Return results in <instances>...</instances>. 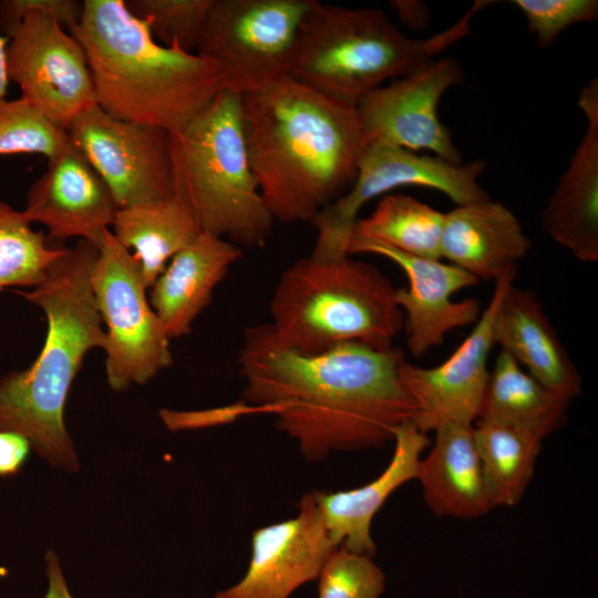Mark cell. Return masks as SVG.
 <instances>
[{"label": "cell", "instance_id": "obj_3", "mask_svg": "<svg viewBox=\"0 0 598 598\" xmlns=\"http://www.w3.org/2000/svg\"><path fill=\"white\" fill-rule=\"evenodd\" d=\"M97 256L94 244L80 239L52 261L39 285L14 290L43 310L48 330L31 365L0 378V431L24 436L38 456L70 473L80 462L64 423L68 394L87 352L105 343L91 286Z\"/></svg>", "mask_w": 598, "mask_h": 598}, {"label": "cell", "instance_id": "obj_37", "mask_svg": "<svg viewBox=\"0 0 598 598\" xmlns=\"http://www.w3.org/2000/svg\"><path fill=\"white\" fill-rule=\"evenodd\" d=\"M7 47L8 38L0 34V100L4 99L10 81L7 66Z\"/></svg>", "mask_w": 598, "mask_h": 598}, {"label": "cell", "instance_id": "obj_34", "mask_svg": "<svg viewBox=\"0 0 598 598\" xmlns=\"http://www.w3.org/2000/svg\"><path fill=\"white\" fill-rule=\"evenodd\" d=\"M31 451L28 440L14 432L0 431V476H14Z\"/></svg>", "mask_w": 598, "mask_h": 598}, {"label": "cell", "instance_id": "obj_30", "mask_svg": "<svg viewBox=\"0 0 598 598\" xmlns=\"http://www.w3.org/2000/svg\"><path fill=\"white\" fill-rule=\"evenodd\" d=\"M212 0H127V10L143 20L165 47L195 53Z\"/></svg>", "mask_w": 598, "mask_h": 598}, {"label": "cell", "instance_id": "obj_15", "mask_svg": "<svg viewBox=\"0 0 598 598\" xmlns=\"http://www.w3.org/2000/svg\"><path fill=\"white\" fill-rule=\"evenodd\" d=\"M348 254L382 256L405 274L408 287L396 288L395 300L403 313L406 347L414 358L442 344L448 331L475 324L483 312L475 298L452 300L454 293L480 280L451 262L411 256L365 240H351Z\"/></svg>", "mask_w": 598, "mask_h": 598}, {"label": "cell", "instance_id": "obj_26", "mask_svg": "<svg viewBox=\"0 0 598 598\" xmlns=\"http://www.w3.org/2000/svg\"><path fill=\"white\" fill-rule=\"evenodd\" d=\"M473 434L491 508L515 506L533 477L543 440L486 417L476 420Z\"/></svg>", "mask_w": 598, "mask_h": 598}, {"label": "cell", "instance_id": "obj_2", "mask_svg": "<svg viewBox=\"0 0 598 598\" xmlns=\"http://www.w3.org/2000/svg\"><path fill=\"white\" fill-rule=\"evenodd\" d=\"M249 162L275 220L312 221L352 186L364 151L355 106L290 76L241 95Z\"/></svg>", "mask_w": 598, "mask_h": 598}, {"label": "cell", "instance_id": "obj_19", "mask_svg": "<svg viewBox=\"0 0 598 598\" xmlns=\"http://www.w3.org/2000/svg\"><path fill=\"white\" fill-rule=\"evenodd\" d=\"M394 452L386 468L370 483L347 491H312L331 540L337 546L373 557L377 546L371 536L374 515L388 497L417 477L423 451L431 444L412 421L393 432Z\"/></svg>", "mask_w": 598, "mask_h": 598}, {"label": "cell", "instance_id": "obj_11", "mask_svg": "<svg viewBox=\"0 0 598 598\" xmlns=\"http://www.w3.org/2000/svg\"><path fill=\"white\" fill-rule=\"evenodd\" d=\"M486 164L481 159L452 164L439 156L419 155L395 146H367L352 186L312 220L317 239L311 257L338 259L348 244L360 209L371 199L402 186H424L445 194L456 205L491 198L480 186Z\"/></svg>", "mask_w": 598, "mask_h": 598}, {"label": "cell", "instance_id": "obj_24", "mask_svg": "<svg viewBox=\"0 0 598 598\" xmlns=\"http://www.w3.org/2000/svg\"><path fill=\"white\" fill-rule=\"evenodd\" d=\"M571 400L549 390L501 350L478 417L518 427L544 440L563 427Z\"/></svg>", "mask_w": 598, "mask_h": 598}, {"label": "cell", "instance_id": "obj_14", "mask_svg": "<svg viewBox=\"0 0 598 598\" xmlns=\"http://www.w3.org/2000/svg\"><path fill=\"white\" fill-rule=\"evenodd\" d=\"M515 276L513 271L495 280L488 306L468 337L443 363L422 368L401 361V382L416 405L412 422L422 433L447 423L473 425L478 419L489 379L487 361L494 346L495 315Z\"/></svg>", "mask_w": 598, "mask_h": 598}, {"label": "cell", "instance_id": "obj_27", "mask_svg": "<svg viewBox=\"0 0 598 598\" xmlns=\"http://www.w3.org/2000/svg\"><path fill=\"white\" fill-rule=\"evenodd\" d=\"M444 213L404 194H386L358 218L350 240L377 243L426 259H441ZM349 245V244H348Z\"/></svg>", "mask_w": 598, "mask_h": 598}, {"label": "cell", "instance_id": "obj_33", "mask_svg": "<svg viewBox=\"0 0 598 598\" xmlns=\"http://www.w3.org/2000/svg\"><path fill=\"white\" fill-rule=\"evenodd\" d=\"M247 412L258 411L247 403H243L200 412H176L162 410L159 412V416L168 429L172 431H177L183 429L209 426L225 423L227 421L229 422L239 414Z\"/></svg>", "mask_w": 598, "mask_h": 598}, {"label": "cell", "instance_id": "obj_12", "mask_svg": "<svg viewBox=\"0 0 598 598\" xmlns=\"http://www.w3.org/2000/svg\"><path fill=\"white\" fill-rule=\"evenodd\" d=\"M66 133L118 209L174 198L167 131L115 118L94 104L73 118Z\"/></svg>", "mask_w": 598, "mask_h": 598}, {"label": "cell", "instance_id": "obj_17", "mask_svg": "<svg viewBox=\"0 0 598 598\" xmlns=\"http://www.w3.org/2000/svg\"><path fill=\"white\" fill-rule=\"evenodd\" d=\"M117 209L105 183L69 141L30 186L22 214L48 228V240L79 237L99 248Z\"/></svg>", "mask_w": 598, "mask_h": 598}, {"label": "cell", "instance_id": "obj_29", "mask_svg": "<svg viewBox=\"0 0 598 598\" xmlns=\"http://www.w3.org/2000/svg\"><path fill=\"white\" fill-rule=\"evenodd\" d=\"M69 141L66 131L22 97L0 100V155L41 154L49 159Z\"/></svg>", "mask_w": 598, "mask_h": 598}, {"label": "cell", "instance_id": "obj_36", "mask_svg": "<svg viewBox=\"0 0 598 598\" xmlns=\"http://www.w3.org/2000/svg\"><path fill=\"white\" fill-rule=\"evenodd\" d=\"M391 6L406 27L422 29L427 24L430 11L423 2L398 0L391 1Z\"/></svg>", "mask_w": 598, "mask_h": 598}, {"label": "cell", "instance_id": "obj_23", "mask_svg": "<svg viewBox=\"0 0 598 598\" xmlns=\"http://www.w3.org/2000/svg\"><path fill=\"white\" fill-rule=\"evenodd\" d=\"M434 432V444L420 461L416 477L426 505L440 517L471 519L486 515L492 508L473 425L447 423Z\"/></svg>", "mask_w": 598, "mask_h": 598}, {"label": "cell", "instance_id": "obj_9", "mask_svg": "<svg viewBox=\"0 0 598 598\" xmlns=\"http://www.w3.org/2000/svg\"><path fill=\"white\" fill-rule=\"evenodd\" d=\"M315 0H212L195 53L238 94L289 76L301 24Z\"/></svg>", "mask_w": 598, "mask_h": 598}, {"label": "cell", "instance_id": "obj_18", "mask_svg": "<svg viewBox=\"0 0 598 598\" xmlns=\"http://www.w3.org/2000/svg\"><path fill=\"white\" fill-rule=\"evenodd\" d=\"M587 118L584 136L548 197L542 223L550 237L578 260L598 261V82L580 92Z\"/></svg>", "mask_w": 598, "mask_h": 598}, {"label": "cell", "instance_id": "obj_31", "mask_svg": "<svg viewBox=\"0 0 598 598\" xmlns=\"http://www.w3.org/2000/svg\"><path fill=\"white\" fill-rule=\"evenodd\" d=\"M318 580V598H382L385 576L373 557L338 546Z\"/></svg>", "mask_w": 598, "mask_h": 598}, {"label": "cell", "instance_id": "obj_6", "mask_svg": "<svg viewBox=\"0 0 598 598\" xmlns=\"http://www.w3.org/2000/svg\"><path fill=\"white\" fill-rule=\"evenodd\" d=\"M395 292L390 279L363 260L309 256L280 275L268 323L281 344L302 353L349 342L386 350L403 329Z\"/></svg>", "mask_w": 598, "mask_h": 598}, {"label": "cell", "instance_id": "obj_20", "mask_svg": "<svg viewBox=\"0 0 598 598\" xmlns=\"http://www.w3.org/2000/svg\"><path fill=\"white\" fill-rule=\"evenodd\" d=\"M532 243L515 214L492 198L444 213L441 255L481 280L517 271Z\"/></svg>", "mask_w": 598, "mask_h": 598}, {"label": "cell", "instance_id": "obj_16", "mask_svg": "<svg viewBox=\"0 0 598 598\" xmlns=\"http://www.w3.org/2000/svg\"><path fill=\"white\" fill-rule=\"evenodd\" d=\"M296 517L254 530L244 577L214 598H289L317 580L338 547L330 538L313 492L305 494Z\"/></svg>", "mask_w": 598, "mask_h": 598}, {"label": "cell", "instance_id": "obj_7", "mask_svg": "<svg viewBox=\"0 0 598 598\" xmlns=\"http://www.w3.org/2000/svg\"><path fill=\"white\" fill-rule=\"evenodd\" d=\"M174 199L202 231L261 247L275 219L261 196L245 140L241 94L223 89L183 127L168 132Z\"/></svg>", "mask_w": 598, "mask_h": 598}, {"label": "cell", "instance_id": "obj_32", "mask_svg": "<svg viewBox=\"0 0 598 598\" xmlns=\"http://www.w3.org/2000/svg\"><path fill=\"white\" fill-rule=\"evenodd\" d=\"M512 3L524 12L539 48L550 45L568 27L598 18L597 0H514Z\"/></svg>", "mask_w": 598, "mask_h": 598}, {"label": "cell", "instance_id": "obj_13", "mask_svg": "<svg viewBox=\"0 0 598 598\" xmlns=\"http://www.w3.org/2000/svg\"><path fill=\"white\" fill-rule=\"evenodd\" d=\"M463 79L455 59H432L368 93L355 106L364 148L384 145L413 152L427 150L452 164H462L451 131L439 118L437 106L443 94Z\"/></svg>", "mask_w": 598, "mask_h": 598}, {"label": "cell", "instance_id": "obj_1", "mask_svg": "<svg viewBox=\"0 0 598 598\" xmlns=\"http://www.w3.org/2000/svg\"><path fill=\"white\" fill-rule=\"evenodd\" d=\"M396 348L349 342L320 353L281 344L269 323L248 327L237 363L244 402L276 416L307 461L332 452L362 451L393 441L416 405L403 386Z\"/></svg>", "mask_w": 598, "mask_h": 598}, {"label": "cell", "instance_id": "obj_10", "mask_svg": "<svg viewBox=\"0 0 598 598\" xmlns=\"http://www.w3.org/2000/svg\"><path fill=\"white\" fill-rule=\"evenodd\" d=\"M96 308L105 324V371L110 388L144 384L173 363L169 338L146 296L140 262L111 230L91 272Z\"/></svg>", "mask_w": 598, "mask_h": 598}, {"label": "cell", "instance_id": "obj_25", "mask_svg": "<svg viewBox=\"0 0 598 598\" xmlns=\"http://www.w3.org/2000/svg\"><path fill=\"white\" fill-rule=\"evenodd\" d=\"M113 236L140 262L150 289L169 260L202 229L193 214L176 199L117 209Z\"/></svg>", "mask_w": 598, "mask_h": 598}, {"label": "cell", "instance_id": "obj_28", "mask_svg": "<svg viewBox=\"0 0 598 598\" xmlns=\"http://www.w3.org/2000/svg\"><path fill=\"white\" fill-rule=\"evenodd\" d=\"M64 247H51L43 231L9 204L0 200V291L39 285Z\"/></svg>", "mask_w": 598, "mask_h": 598}, {"label": "cell", "instance_id": "obj_4", "mask_svg": "<svg viewBox=\"0 0 598 598\" xmlns=\"http://www.w3.org/2000/svg\"><path fill=\"white\" fill-rule=\"evenodd\" d=\"M69 32L84 51L96 105L115 118L173 132L223 90L212 61L158 43L123 0H85Z\"/></svg>", "mask_w": 598, "mask_h": 598}, {"label": "cell", "instance_id": "obj_5", "mask_svg": "<svg viewBox=\"0 0 598 598\" xmlns=\"http://www.w3.org/2000/svg\"><path fill=\"white\" fill-rule=\"evenodd\" d=\"M476 2L451 28L425 39L405 35L379 9H352L315 0L300 28L289 76L339 103L360 100L390 79L429 62L470 33Z\"/></svg>", "mask_w": 598, "mask_h": 598}, {"label": "cell", "instance_id": "obj_22", "mask_svg": "<svg viewBox=\"0 0 598 598\" xmlns=\"http://www.w3.org/2000/svg\"><path fill=\"white\" fill-rule=\"evenodd\" d=\"M243 248L202 231L178 251L150 288L148 300L169 339L187 336Z\"/></svg>", "mask_w": 598, "mask_h": 598}, {"label": "cell", "instance_id": "obj_8", "mask_svg": "<svg viewBox=\"0 0 598 598\" xmlns=\"http://www.w3.org/2000/svg\"><path fill=\"white\" fill-rule=\"evenodd\" d=\"M82 12L79 0L0 1V29L10 39L9 80L20 97L64 131L96 104L84 51L69 32Z\"/></svg>", "mask_w": 598, "mask_h": 598}, {"label": "cell", "instance_id": "obj_21", "mask_svg": "<svg viewBox=\"0 0 598 598\" xmlns=\"http://www.w3.org/2000/svg\"><path fill=\"white\" fill-rule=\"evenodd\" d=\"M493 339L549 390L569 400L582 393L581 375L530 290L514 283L506 289L495 315Z\"/></svg>", "mask_w": 598, "mask_h": 598}, {"label": "cell", "instance_id": "obj_35", "mask_svg": "<svg viewBox=\"0 0 598 598\" xmlns=\"http://www.w3.org/2000/svg\"><path fill=\"white\" fill-rule=\"evenodd\" d=\"M48 589L43 598H74L65 581L60 559L54 550L45 554Z\"/></svg>", "mask_w": 598, "mask_h": 598}]
</instances>
